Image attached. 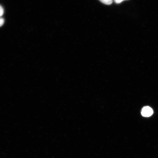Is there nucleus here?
<instances>
[{
    "label": "nucleus",
    "mask_w": 158,
    "mask_h": 158,
    "mask_svg": "<svg viewBox=\"0 0 158 158\" xmlns=\"http://www.w3.org/2000/svg\"><path fill=\"white\" fill-rule=\"evenodd\" d=\"M153 114V110L149 106H145L142 110L141 114L144 117H149Z\"/></svg>",
    "instance_id": "f257e3e1"
},
{
    "label": "nucleus",
    "mask_w": 158,
    "mask_h": 158,
    "mask_svg": "<svg viewBox=\"0 0 158 158\" xmlns=\"http://www.w3.org/2000/svg\"><path fill=\"white\" fill-rule=\"evenodd\" d=\"M102 3L106 5H110L112 3V0H99Z\"/></svg>",
    "instance_id": "f03ea898"
},
{
    "label": "nucleus",
    "mask_w": 158,
    "mask_h": 158,
    "mask_svg": "<svg viewBox=\"0 0 158 158\" xmlns=\"http://www.w3.org/2000/svg\"><path fill=\"white\" fill-rule=\"evenodd\" d=\"M4 13V9L0 5V17H1Z\"/></svg>",
    "instance_id": "7ed1b4c3"
},
{
    "label": "nucleus",
    "mask_w": 158,
    "mask_h": 158,
    "mask_svg": "<svg viewBox=\"0 0 158 158\" xmlns=\"http://www.w3.org/2000/svg\"><path fill=\"white\" fill-rule=\"evenodd\" d=\"M4 19L2 17H0V27L2 26L4 23Z\"/></svg>",
    "instance_id": "20e7f679"
},
{
    "label": "nucleus",
    "mask_w": 158,
    "mask_h": 158,
    "mask_svg": "<svg viewBox=\"0 0 158 158\" xmlns=\"http://www.w3.org/2000/svg\"><path fill=\"white\" fill-rule=\"evenodd\" d=\"M124 1H125V0H114V1H115L116 3H121L122 2H123Z\"/></svg>",
    "instance_id": "39448f33"
}]
</instances>
